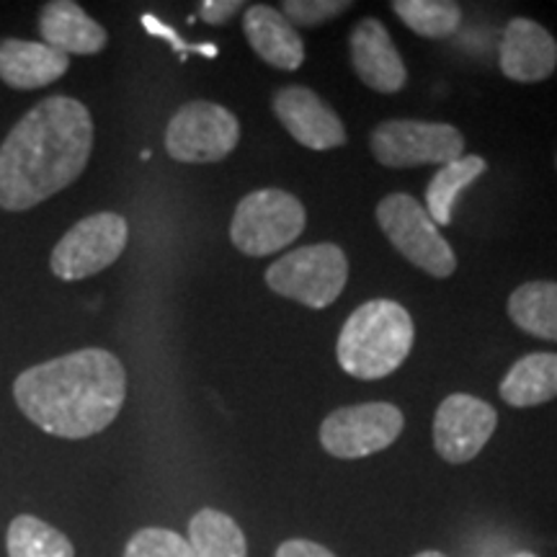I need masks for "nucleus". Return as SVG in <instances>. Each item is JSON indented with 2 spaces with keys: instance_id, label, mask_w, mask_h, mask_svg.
Listing matches in <instances>:
<instances>
[{
  "instance_id": "1",
  "label": "nucleus",
  "mask_w": 557,
  "mask_h": 557,
  "mask_svg": "<svg viewBox=\"0 0 557 557\" xmlns=\"http://www.w3.org/2000/svg\"><path fill=\"white\" fill-rule=\"evenodd\" d=\"M94 120L78 99L50 96L0 145V207L24 212L67 189L88 165Z\"/></svg>"
},
{
  "instance_id": "2",
  "label": "nucleus",
  "mask_w": 557,
  "mask_h": 557,
  "mask_svg": "<svg viewBox=\"0 0 557 557\" xmlns=\"http://www.w3.org/2000/svg\"><path fill=\"white\" fill-rule=\"evenodd\" d=\"M13 395L21 413L47 434L88 438L120 416L127 372L107 348H81L21 372Z\"/></svg>"
},
{
  "instance_id": "3",
  "label": "nucleus",
  "mask_w": 557,
  "mask_h": 557,
  "mask_svg": "<svg viewBox=\"0 0 557 557\" xmlns=\"http://www.w3.org/2000/svg\"><path fill=\"white\" fill-rule=\"evenodd\" d=\"M413 338V320L403 305L393 299H369L341 329L338 364L357 380L389 377L408 359Z\"/></svg>"
},
{
  "instance_id": "4",
  "label": "nucleus",
  "mask_w": 557,
  "mask_h": 557,
  "mask_svg": "<svg viewBox=\"0 0 557 557\" xmlns=\"http://www.w3.org/2000/svg\"><path fill=\"white\" fill-rule=\"evenodd\" d=\"M305 214L302 201L282 189H261L240 199L230 222V238L240 253L250 259L276 253L302 235Z\"/></svg>"
},
{
  "instance_id": "5",
  "label": "nucleus",
  "mask_w": 557,
  "mask_h": 557,
  "mask_svg": "<svg viewBox=\"0 0 557 557\" xmlns=\"http://www.w3.org/2000/svg\"><path fill=\"white\" fill-rule=\"evenodd\" d=\"M348 278V259L336 243L295 248L267 271L269 289L305 308L323 310L336 302Z\"/></svg>"
},
{
  "instance_id": "6",
  "label": "nucleus",
  "mask_w": 557,
  "mask_h": 557,
  "mask_svg": "<svg viewBox=\"0 0 557 557\" xmlns=\"http://www.w3.org/2000/svg\"><path fill=\"white\" fill-rule=\"evenodd\" d=\"M374 218L393 248L413 267L434 278L455 274L457 256L429 218L426 207L410 194H389L374 209Z\"/></svg>"
},
{
  "instance_id": "7",
  "label": "nucleus",
  "mask_w": 557,
  "mask_h": 557,
  "mask_svg": "<svg viewBox=\"0 0 557 557\" xmlns=\"http://www.w3.org/2000/svg\"><path fill=\"white\" fill-rule=\"evenodd\" d=\"M369 148L377 163L387 169H418V165H447L462 158V132L444 122L389 120L374 127Z\"/></svg>"
},
{
  "instance_id": "8",
  "label": "nucleus",
  "mask_w": 557,
  "mask_h": 557,
  "mask_svg": "<svg viewBox=\"0 0 557 557\" xmlns=\"http://www.w3.org/2000/svg\"><path fill=\"white\" fill-rule=\"evenodd\" d=\"M240 124L212 101L184 103L165 129V150L178 163H218L238 148Z\"/></svg>"
},
{
  "instance_id": "9",
  "label": "nucleus",
  "mask_w": 557,
  "mask_h": 557,
  "mask_svg": "<svg viewBox=\"0 0 557 557\" xmlns=\"http://www.w3.org/2000/svg\"><path fill=\"white\" fill-rule=\"evenodd\" d=\"M127 220L116 212H99L81 220L52 250L50 267L62 282H81L109 269L127 248Z\"/></svg>"
},
{
  "instance_id": "10",
  "label": "nucleus",
  "mask_w": 557,
  "mask_h": 557,
  "mask_svg": "<svg viewBox=\"0 0 557 557\" xmlns=\"http://www.w3.org/2000/svg\"><path fill=\"white\" fill-rule=\"evenodd\" d=\"M403 426L406 418L393 403H361L333 410L320 426V444L338 459H361L398 442Z\"/></svg>"
},
{
  "instance_id": "11",
  "label": "nucleus",
  "mask_w": 557,
  "mask_h": 557,
  "mask_svg": "<svg viewBox=\"0 0 557 557\" xmlns=\"http://www.w3.org/2000/svg\"><path fill=\"white\" fill-rule=\"evenodd\" d=\"M498 426L496 408L472 395H449L434 416V449L449 465L475 459Z\"/></svg>"
},
{
  "instance_id": "12",
  "label": "nucleus",
  "mask_w": 557,
  "mask_h": 557,
  "mask_svg": "<svg viewBox=\"0 0 557 557\" xmlns=\"http://www.w3.org/2000/svg\"><path fill=\"white\" fill-rule=\"evenodd\" d=\"M276 120L282 127L310 150H336L346 145V127L338 114L315 90L305 86H284L271 99Z\"/></svg>"
},
{
  "instance_id": "13",
  "label": "nucleus",
  "mask_w": 557,
  "mask_h": 557,
  "mask_svg": "<svg viewBox=\"0 0 557 557\" xmlns=\"http://www.w3.org/2000/svg\"><path fill=\"white\" fill-rule=\"evenodd\" d=\"M351 67L361 83L377 94H398L406 86L408 70L403 65L398 47L377 18H361L348 37Z\"/></svg>"
},
{
  "instance_id": "14",
  "label": "nucleus",
  "mask_w": 557,
  "mask_h": 557,
  "mask_svg": "<svg viewBox=\"0 0 557 557\" xmlns=\"http://www.w3.org/2000/svg\"><path fill=\"white\" fill-rule=\"evenodd\" d=\"M498 65L508 81H547L557 70V39L537 21L524 16L511 18L500 39Z\"/></svg>"
},
{
  "instance_id": "15",
  "label": "nucleus",
  "mask_w": 557,
  "mask_h": 557,
  "mask_svg": "<svg viewBox=\"0 0 557 557\" xmlns=\"http://www.w3.org/2000/svg\"><path fill=\"white\" fill-rule=\"evenodd\" d=\"M243 32L248 45L263 62L276 70H297L305 62V45L295 26L284 18L282 11L271 5H246L243 13Z\"/></svg>"
},
{
  "instance_id": "16",
  "label": "nucleus",
  "mask_w": 557,
  "mask_h": 557,
  "mask_svg": "<svg viewBox=\"0 0 557 557\" xmlns=\"http://www.w3.org/2000/svg\"><path fill=\"white\" fill-rule=\"evenodd\" d=\"M41 41L62 54H99L107 47V32L73 0H54L41 9Z\"/></svg>"
},
{
  "instance_id": "17",
  "label": "nucleus",
  "mask_w": 557,
  "mask_h": 557,
  "mask_svg": "<svg viewBox=\"0 0 557 557\" xmlns=\"http://www.w3.org/2000/svg\"><path fill=\"white\" fill-rule=\"evenodd\" d=\"M67 54L52 50L45 41H0V81L11 88L32 90L50 86L67 73Z\"/></svg>"
},
{
  "instance_id": "18",
  "label": "nucleus",
  "mask_w": 557,
  "mask_h": 557,
  "mask_svg": "<svg viewBox=\"0 0 557 557\" xmlns=\"http://www.w3.org/2000/svg\"><path fill=\"white\" fill-rule=\"evenodd\" d=\"M500 398L513 408H534L557 398V354H529L513 361L498 387Z\"/></svg>"
},
{
  "instance_id": "19",
  "label": "nucleus",
  "mask_w": 557,
  "mask_h": 557,
  "mask_svg": "<svg viewBox=\"0 0 557 557\" xmlns=\"http://www.w3.org/2000/svg\"><path fill=\"white\" fill-rule=\"evenodd\" d=\"M508 315L529 336L557 344V282L537 278L521 284L508 297Z\"/></svg>"
},
{
  "instance_id": "20",
  "label": "nucleus",
  "mask_w": 557,
  "mask_h": 557,
  "mask_svg": "<svg viewBox=\"0 0 557 557\" xmlns=\"http://www.w3.org/2000/svg\"><path fill=\"white\" fill-rule=\"evenodd\" d=\"M485 169V160L480 156H462L436 171V176L429 181L426 189V212L436 222V227L451 225V212H455L457 197L468 189L472 181L483 176Z\"/></svg>"
},
{
  "instance_id": "21",
  "label": "nucleus",
  "mask_w": 557,
  "mask_h": 557,
  "mask_svg": "<svg viewBox=\"0 0 557 557\" xmlns=\"http://www.w3.org/2000/svg\"><path fill=\"white\" fill-rule=\"evenodd\" d=\"M194 557H246L248 542L243 529L218 508H201L189 521Z\"/></svg>"
},
{
  "instance_id": "22",
  "label": "nucleus",
  "mask_w": 557,
  "mask_h": 557,
  "mask_svg": "<svg viewBox=\"0 0 557 557\" xmlns=\"http://www.w3.org/2000/svg\"><path fill=\"white\" fill-rule=\"evenodd\" d=\"M9 557H75V547L60 529L29 513L11 521L5 537Z\"/></svg>"
},
{
  "instance_id": "23",
  "label": "nucleus",
  "mask_w": 557,
  "mask_h": 557,
  "mask_svg": "<svg viewBox=\"0 0 557 557\" xmlns=\"http://www.w3.org/2000/svg\"><path fill=\"white\" fill-rule=\"evenodd\" d=\"M389 9L418 37L447 39L462 24V9L451 0H395Z\"/></svg>"
},
{
  "instance_id": "24",
  "label": "nucleus",
  "mask_w": 557,
  "mask_h": 557,
  "mask_svg": "<svg viewBox=\"0 0 557 557\" xmlns=\"http://www.w3.org/2000/svg\"><path fill=\"white\" fill-rule=\"evenodd\" d=\"M124 557H194L189 540L171 529L148 527L139 529L124 547Z\"/></svg>"
},
{
  "instance_id": "25",
  "label": "nucleus",
  "mask_w": 557,
  "mask_h": 557,
  "mask_svg": "<svg viewBox=\"0 0 557 557\" xmlns=\"http://www.w3.org/2000/svg\"><path fill=\"white\" fill-rule=\"evenodd\" d=\"M348 9H351L348 0H287L282 5L284 18L295 29H315V26L341 16Z\"/></svg>"
},
{
  "instance_id": "26",
  "label": "nucleus",
  "mask_w": 557,
  "mask_h": 557,
  "mask_svg": "<svg viewBox=\"0 0 557 557\" xmlns=\"http://www.w3.org/2000/svg\"><path fill=\"white\" fill-rule=\"evenodd\" d=\"M243 9H246V3H240V0H207V3L199 5V16L201 21H207V24L220 26L227 24V21Z\"/></svg>"
},
{
  "instance_id": "27",
  "label": "nucleus",
  "mask_w": 557,
  "mask_h": 557,
  "mask_svg": "<svg viewBox=\"0 0 557 557\" xmlns=\"http://www.w3.org/2000/svg\"><path fill=\"white\" fill-rule=\"evenodd\" d=\"M274 557H336L329 547L318 545L310 540H289L284 545H278Z\"/></svg>"
},
{
  "instance_id": "28",
  "label": "nucleus",
  "mask_w": 557,
  "mask_h": 557,
  "mask_svg": "<svg viewBox=\"0 0 557 557\" xmlns=\"http://www.w3.org/2000/svg\"><path fill=\"white\" fill-rule=\"evenodd\" d=\"M416 557H447V555H442V553H436V549H426V553H418Z\"/></svg>"
},
{
  "instance_id": "29",
  "label": "nucleus",
  "mask_w": 557,
  "mask_h": 557,
  "mask_svg": "<svg viewBox=\"0 0 557 557\" xmlns=\"http://www.w3.org/2000/svg\"><path fill=\"white\" fill-rule=\"evenodd\" d=\"M511 557H537L534 553H517V555H511Z\"/></svg>"
},
{
  "instance_id": "30",
  "label": "nucleus",
  "mask_w": 557,
  "mask_h": 557,
  "mask_svg": "<svg viewBox=\"0 0 557 557\" xmlns=\"http://www.w3.org/2000/svg\"><path fill=\"white\" fill-rule=\"evenodd\" d=\"M555 165H557V160H555Z\"/></svg>"
}]
</instances>
